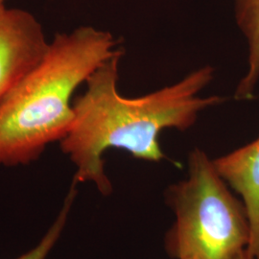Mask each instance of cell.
<instances>
[{
  "label": "cell",
  "mask_w": 259,
  "mask_h": 259,
  "mask_svg": "<svg viewBox=\"0 0 259 259\" xmlns=\"http://www.w3.org/2000/svg\"><path fill=\"white\" fill-rule=\"evenodd\" d=\"M123 54L111 57L89 77L85 92L73 100V124L60 141L63 153L76 166L72 183H93L104 196L112 192L103 159L108 149H121L136 158L158 162L165 158L158 141L160 132L189 129L200 111L227 100L218 95L199 96L212 81L210 65L157 92L125 97L117 88Z\"/></svg>",
  "instance_id": "6da1fadb"
},
{
  "label": "cell",
  "mask_w": 259,
  "mask_h": 259,
  "mask_svg": "<svg viewBox=\"0 0 259 259\" xmlns=\"http://www.w3.org/2000/svg\"><path fill=\"white\" fill-rule=\"evenodd\" d=\"M123 51L108 31L81 26L57 34L42 60L0 104V166L27 165L65 138L76 90Z\"/></svg>",
  "instance_id": "7a4b0ae2"
},
{
  "label": "cell",
  "mask_w": 259,
  "mask_h": 259,
  "mask_svg": "<svg viewBox=\"0 0 259 259\" xmlns=\"http://www.w3.org/2000/svg\"><path fill=\"white\" fill-rule=\"evenodd\" d=\"M165 197L175 215L164 238L172 258L230 259L248 248L250 228L245 205L203 150L190 152L188 176L169 186Z\"/></svg>",
  "instance_id": "3957f363"
},
{
  "label": "cell",
  "mask_w": 259,
  "mask_h": 259,
  "mask_svg": "<svg viewBox=\"0 0 259 259\" xmlns=\"http://www.w3.org/2000/svg\"><path fill=\"white\" fill-rule=\"evenodd\" d=\"M48 47L31 13L6 8L0 13V104L42 60Z\"/></svg>",
  "instance_id": "277c9868"
},
{
  "label": "cell",
  "mask_w": 259,
  "mask_h": 259,
  "mask_svg": "<svg viewBox=\"0 0 259 259\" xmlns=\"http://www.w3.org/2000/svg\"><path fill=\"white\" fill-rule=\"evenodd\" d=\"M235 19L248 46L247 71L235 91V99H250L259 81V0H235Z\"/></svg>",
  "instance_id": "5b68a950"
},
{
  "label": "cell",
  "mask_w": 259,
  "mask_h": 259,
  "mask_svg": "<svg viewBox=\"0 0 259 259\" xmlns=\"http://www.w3.org/2000/svg\"><path fill=\"white\" fill-rule=\"evenodd\" d=\"M77 185L72 184L69 189V192L65 198V203L59 213L58 217L56 218L55 222L50 227L46 235L42 237V239L37 244V246L31 250L24 253L23 255L19 256L17 259H47L49 252L54 248V246L61 237V234L64 231L65 224L67 221V217L70 211V208L74 202L77 189Z\"/></svg>",
  "instance_id": "8992f818"
},
{
  "label": "cell",
  "mask_w": 259,
  "mask_h": 259,
  "mask_svg": "<svg viewBox=\"0 0 259 259\" xmlns=\"http://www.w3.org/2000/svg\"><path fill=\"white\" fill-rule=\"evenodd\" d=\"M230 259H250L249 257V255H248V253H247V250H243L239 251V252H237L236 254H234L232 257H231Z\"/></svg>",
  "instance_id": "52a82bcc"
},
{
  "label": "cell",
  "mask_w": 259,
  "mask_h": 259,
  "mask_svg": "<svg viewBox=\"0 0 259 259\" xmlns=\"http://www.w3.org/2000/svg\"><path fill=\"white\" fill-rule=\"evenodd\" d=\"M5 1H6V0H0V7H5V6H4Z\"/></svg>",
  "instance_id": "ba28073f"
},
{
  "label": "cell",
  "mask_w": 259,
  "mask_h": 259,
  "mask_svg": "<svg viewBox=\"0 0 259 259\" xmlns=\"http://www.w3.org/2000/svg\"><path fill=\"white\" fill-rule=\"evenodd\" d=\"M5 9V7H0V13L3 11V10Z\"/></svg>",
  "instance_id": "9c48e42d"
}]
</instances>
